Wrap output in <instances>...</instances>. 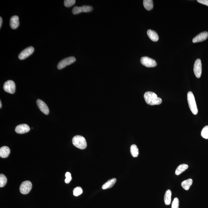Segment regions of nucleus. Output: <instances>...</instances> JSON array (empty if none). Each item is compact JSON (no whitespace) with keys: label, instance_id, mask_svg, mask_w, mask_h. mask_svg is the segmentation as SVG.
<instances>
[{"label":"nucleus","instance_id":"f257e3e1","mask_svg":"<svg viewBox=\"0 0 208 208\" xmlns=\"http://www.w3.org/2000/svg\"><path fill=\"white\" fill-rule=\"evenodd\" d=\"M144 98L146 103L151 106L159 105L162 102L161 98L158 97L155 93L152 92H146L144 94Z\"/></svg>","mask_w":208,"mask_h":208},{"label":"nucleus","instance_id":"f03ea898","mask_svg":"<svg viewBox=\"0 0 208 208\" xmlns=\"http://www.w3.org/2000/svg\"><path fill=\"white\" fill-rule=\"evenodd\" d=\"M187 101L188 106L191 112L194 115H196L198 112L197 105L194 94L191 91L188 92L187 93Z\"/></svg>","mask_w":208,"mask_h":208},{"label":"nucleus","instance_id":"7ed1b4c3","mask_svg":"<svg viewBox=\"0 0 208 208\" xmlns=\"http://www.w3.org/2000/svg\"><path fill=\"white\" fill-rule=\"evenodd\" d=\"M72 142L73 145L80 149H85L87 147V143L85 138L80 135H77L73 138Z\"/></svg>","mask_w":208,"mask_h":208},{"label":"nucleus","instance_id":"20e7f679","mask_svg":"<svg viewBox=\"0 0 208 208\" xmlns=\"http://www.w3.org/2000/svg\"><path fill=\"white\" fill-rule=\"evenodd\" d=\"M140 62L142 65L147 68L154 67L157 65L155 60L147 56L141 58Z\"/></svg>","mask_w":208,"mask_h":208},{"label":"nucleus","instance_id":"39448f33","mask_svg":"<svg viewBox=\"0 0 208 208\" xmlns=\"http://www.w3.org/2000/svg\"><path fill=\"white\" fill-rule=\"evenodd\" d=\"M76 60V59L75 57H73V56L66 58L62 59L59 62L58 65V68L59 69H63L68 65L74 63V62H75Z\"/></svg>","mask_w":208,"mask_h":208},{"label":"nucleus","instance_id":"423d86ee","mask_svg":"<svg viewBox=\"0 0 208 208\" xmlns=\"http://www.w3.org/2000/svg\"><path fill=\"white\" fill-rule=\"evenodd\" d=\"M93 10V7L90 6H83L81 7L75 6L73 8L72 13L77 14L81 13H88Z\"/></svg>","mask_w":208,"mask_h":208},{"label":"nucleus","instance_id":"0eeeda50","mask_svg":"<svg viewBox=\"0 0 208 208\" xmlns=\"http://www.w3.org/2000/svg\"><path fill=\"white\" fill-rule=\"evenodd\" d=\"M3 88L6 92L13 94L15 92V84L12 80H8L4 83Z\"/></svg>","mask_w":208,"mask_h":208},{"label":"nucleus","instance_id":"6e6552de","mask_svg":"<svg viewBox=\"0 0 208 208\" xmlns=\"http://www.w3.org/2000/svg\"><path fill=\"white\" fill-rule=\"evenodd\" d=\"M32 188V184L29 181H26L22 183L20 187V191L21 194H29Z\"/></svg>","mask_w":208,"mask_h":208},{"label":"nucleus","instance_id":"1a4fd4ad","mask_svg":"<svg viewBox=\"0 0 208 208\" xmlns=\"http://www.w3.org/2000/svg\"><path fill=\"white\" fill-rule=\"evenodd\" d=\"M194 71L195 75L197 78H200L202 72V65L201 60L199 59H197L195 62Z\"/></svg>","mask_w":208,"mask_h":208},{"label":"nucleus","instance_id":"9d476101","mask_svg":"<svg viewBox=\"0 0 208 208\" xmlns=\"http://www.w3.org/2000/svg\"><path fill=\"white\" fill-rule=\"evenodd\" d=\"M34 50L35 49L33 47L30 46L27 47L19 54L18 56L20 60H23L26 58L33 53Z\"/></svg>","mask_w":208,"mask_h":208},{"label":"nucleus","instance_id":"9b49d317","mask_svg":"<svg viewBox=\"0 0 208 208\" xmlns=\"http://www.w3.org/2000/svg\"><path fill=\"white\" fill-rule=\"evenodd\" d=\"M208 38V32H202L199 34L198 35H196L194 37L192 40L193 43H197L205 41Z\"/></svg>","mask_w":208,"mask_h":208},{"label":"nucleus","instance_id":"f8f14e48","mask_svg":"<svg viewBox=\"0 0 208 208\" xmlns=\"http://www.w3.org/2000/svg\"><path fill=\"white\" fill-rule=\"evenodd\" d=\"M36 102L39 108L42 112L44 114H46V115H47V114H49V108L46 104L45 102L39 99L37 100Z\"/></svg>","mask_w":208,"mask_h":208},{"label":"nucleus","instance_id":"ddd939ff","mask_svg":"<svg viewBox=\"0 0 208 208\" xmlns=\"http://www.w3.org/2000/svg\"><path fill=\"white\" fill-rule=\"evenodd\" d=\"M30 130L29 126L28 124H19L15 128V132L17 133L24 134L29 132Z\"/></svg>","mask_w":208,"mask_h":208},{"label":"nucleus","instance_id":"4468645a","mask_svg":"<svg viewBox=\"0 0 208 208\" xmlns=\"http://www.w3.org/2000/svg\"><path fill=\"white\" fill-rule=\"evenodd\" d=\"M10 27L13 29H16L19 25V17L17 16H12L10 19Z\"/></svg>","mask_w":208,"mask_h":208},{"label":"nucleus","instance_id":"2eb2a0df","mask_svg":"<svg viewBox=\"0 0 208 208\" xmlns=\"http://www.w3.org/2000/svg\"><path fill=\"white\" fill-rule=\"evenodd\" d=\"M10 154V148L7 146H4L0 148V157L2 158H7Z\"/></svg>","mask_w":208,"mask_h":208},{"label":"nucleus","instance_id":"dca6fc26","mask_svg":"<svg viewBox=\"0 0 208 208\" xmlns=\"http://www.w3.org/2000/svg\"><path fill=\"white\" fill-rule=\"evenodd\" d=\"M147 34L148 37L151 41L157 42L159 39V36L158 34L155 31L151 30V29L148 30Z\"/></svg>","mask_w":208,"mask_h":208},{"label":"nucleus","instance_id":"f3484780","mask_svg":"<svg viewBox=\"0 0 208 208\" xmlns=\"http://www.w3.org/2000/svg\"><path fill=\"white\" fill-rule=\"evenodd\" d=\"M117 182V179L113 178L108 180L102 185V189L105 190L111 188L113 186L114 184Z\"/></svg>","mask_w":208,"mask_h":208},{"label":"nucleus","instance_id":"a211bd4d","mask_svg":"<svg viewBox=\"0 0 208 208\" xmlns=\"http://www.w3.org/2000/svg\"><path fill=\"white\" fill-rule=\"evenodd\" d=\"M172 191L170 190H168L165 193L164 196V202L165 204L169 205L171 202Z\"/></svg>","mask_w":208,"mask_h":208},{"label":"nucleus","instance_id":"6ab92c4d","mask_svg":"<svg viewBox=\"0 0 208 208\" xmlns=\"http://www.w3.org/2000/svg\"><path fill=\"white\" fill-rule=\"evenodd\" d=\"M188 165L183 164L180 165L177 168L176 171L175 172V174L176 175H179L182 172L185 171L188 168Z\"/></svg>","mask_w":208,"mask_h":208},{"label":"nucleus","instance_id":"aec40b11","mask_svg":"<svg viewBox=\"0 0 208 208\" xmlns=\"http://www.w3.org/2000/svg\"><path fill=\"white\" fill-rule=\"evenodd\" d=\"M192 180L191 179H189L184 181L181 183V186L184 189H185L186 191H188L189 190L191 186L192 185Z\"/></svg>","mask_w":208,"mask_h":208},{"label":"nucleus","instance_id":"412c9836","mask_svg":"<svg viewBox=\"0 0 208 208\" xmlns=\"http://www.w3.org/2000/svg\"><path fill=\"white\" fill-rule=\"evenodd\" d=\"M143 4L146 9L148 10L152 9L154 7V3L152 0H144Z\"/></svg>","mask_w":208,"mask_h":208},{"label":"nucleus","instance_id":"4be33fe9","mask_svg":"<svg viewBox=\"0 0 208 208\" xmlns=\"http://www.w3.org/2000/svg\"><path fill=\"white\" fill-rule=\"evenodd\" d=\"M130 152L133 157H137L139 154V150L137 146L135 145H132L130 148Z\"/></svg>","mask_w":208,"mask_h":208},{"label":"nucleus","instance_id":"5701e85b","mask_svg":"<svg viewBox=\"0 0 208 208\" xmlns=\"http://www.w3.org/2000/svg\"><path fill=\"white\" fill-rule=\"evenodd\" d=\"M7 182V178L4 174L0 175V187H3L6 185Z\"/></svg>","mask_w":208,"mask_h":208},{"label":"nucleus","instance_id":"b1692460","mask_svg":"<svg viewBox=\"0 0 208 208\" xmlns=\"http://www.w3.org/2000/svg\"><path fill=\"white\" fill-rule=\"evenodd\" d=\"M201 136L205 139H208V126H206L202 130Z\"/></svg>","mask_w":208,"mask_h":208},{"label":"nucleus","instance_id":"393cba45","mask_svg":"<svg viewBox=\"0 0 208 208\" xmlns=\"http://www.w3.org/2000/svg\"><path fill=\"white\" fill-rule=\"evenodd\" d=\"M83 192V190L81 187H77L73 190V195L74 196L77 197L82 194Z\"/></svg>","mask_w":208,"mask_h":208},{"label":"nucleus","instance_id":"a878e982","mask_svg":"<svg viewBox=\"0 0 208 208\" xmlns=\"http://www.w3.org/2000/svg\"><path fill=\"white\" fill-rule=\"evenodd\" d=\"M75 0H65L64 1V5L65 7H69L72 6L75 4Z\"/></svg>","mask_w":208,"mask_h":208},{"label":"nucleus","instance_id":"bb28decb","mask_svg":"<svg viewBox=\"0 0 208 208\" xmlns=\"http://www.w3.org/2000/svg\"><path fill=\"white\" fill-rule=\"evenodd\" d=\"M179 201L177 198H175L172 202L171 208H179Z\"/></svg>","mask_w":208,"mask_h":208},{"label":"nucleus","instance_id":"cd10ccee","mask_svg":"<svg viewBox=\"0 0 208 208\" xmlns=\"http://www.w3.org/2000/svg\"><path fill=\"white\" fill-rule=\"evenodd\" d=\"M66 179L65 180V182L66 184H69L72 180V177L71 176V174L69 172H66L65 174Z\"/></svg>","mask_w":208,"mask_h":208},{"label":"nucleus","instance_id":"c85d7f7f","mask_svg":"<svg viewBox=\"0 0 208 208\" xmlns=\"http://www.w3.org/2000/svg\"><path fill=\"white\" fill-rule=\"evenodd\" d=\"M197 2L208 6V0H197Z\"/></svg>","mask_w":208,"mask_h":208},{"label":"nucleus","instance_id":"c756f323","mask_svg":"<svg viewBox=\"0 0 208 208\" xmlns=\"http://www.w3.org/2000/svg\"><path fill=\"white\" fill-rule=\"evenodd\" d=\"M2 17H0V28H1V26H2Z\"/></svg>","mask_w":208,"mask_h":208},{"label":"nucleus","instance_id":"7c9ffc66","mask_svg":"<svg viewBox=\"0 0 208 208\" xmlns=\"http://www.w3.org/2000/svg\"><path fill=\"white\" fill-rule=\"evenodd\" d=\"M2 107V103H1V101H0V108Z\"/></svg>","mask_w":208,"mask_h":208}]
</instances>
